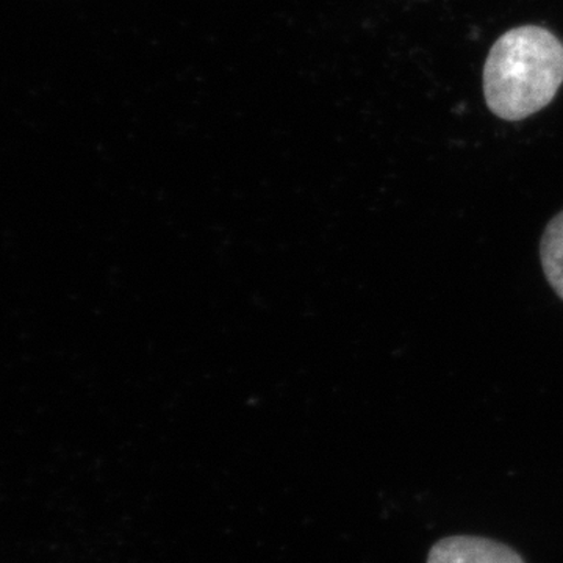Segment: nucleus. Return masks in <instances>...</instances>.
<instances>
[{
	"label": "nucleus",
	"instance_id": "3",
	"mask_svg": "<svg viewBox=\"0 0 563 563\" xmlns=\"http://www.w3.org/2000/svg\"><path fill=\"white\" fill-rule=\"evenodd\" d=\"M540 258L547 280L563 301V211L544 229L540 242Z\"/></svg>",
	"mask_w": 563,
	"mask_h": 563
},
{
	"label": "nucleus",
	"instance_id": "2",
	"mask_svg": "<svg viewBox=\"0 0 563 563\" xmlns=\"http://www.w3.org/2000/svg\"><path fill=\"white\" fill-rule=\"evenodd\" d=\"M428 563H525L507 544L484 537L455 536L431 548Z\"/></svg>",
	"mask_w": 563,
	"mask_h": 563
},
{
	"label": "nucleus",
	"instance_id": "1",
	"mask_svg": "<svg viewBox=\"0 0 563 563\" xmlns=\"http://www.w3.org/2000/svg\"><path fill=\"white\" fill-rule=\"evenodd\" d=\"M563 84V44L540 25H521L493 44L484 66L488 109L504 121H523L550 106Z\"/></svg>",
	"mask_w": 563,
	"mask_h": 563
}]
</instances>
